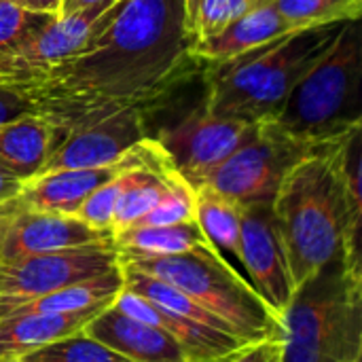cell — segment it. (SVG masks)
<instances>
[{
	"instance_id": "obj_1",
	"label": "cell",
	"mask_w": 362,
	"mask_h": 362,
	"mask_svg": "<svg viewBox=\"0 0 362 362\" xmlns=\"http://www.w3.org/2000/svg\"><path fill=\"white\" fill-rule=\"evenodd\" d=\"M193 66L185 0H123L93 40L47 68L21 74L11 93L64 138L112 112L146 110Z\"/></svg>"
},
{
	"instance_id": "obj_2",
	"label": "cell",
	"mask_w": 362,
	"mask_h": 362,
	"mask_svg": "<svg viewBox=\"0 0 362 362\" xmlns=\"http://www.w3.org/2000/svg\"><path fill=\"white\" fill-rule=\"evenodd\" d=\"M335 146L295 163L272 199L295 288L344 255L361 257L362 218L348 204Z\"/></svg>"
},
{
	"instance_id": "obj_3",
	"label": "cell",
	"mask_w": 362,
	"mask_h": 362,
	"mask_svg": "<svg viewBox=\"0 0 362 362\" xmlns=\"http://www.w3.org/2000/svg\"><path fill=\"white\" fill-rule=\"evenodd\" d=\"M267 123L310 153L327 151L362 129L361 19L344 23L331 49L303 74Z\"/></svg>"
},
{
	"instance_id": "obj_4",
	"label": "cell",
	"mask_w": 362,
	"mask_h": 362,
	"mask_svg": "<svg viewBox=\"0 0 362 362\" xmlns=\"http://www.w3.org/2000/svg\"><path fill=\"white\" fill-rule=\"evenodd\" d=\"M280 322V362H361V257L344 255L299 284Z\"/></svg>"
},
{
	"instance_id": "obj_5",
	"label": "cell",
	"mask_w": 362,
	"mask_h": 362,
	"mask_svg": "<svg viewBox=\"0 0 362 362\" xmlns=\"http://www.w3.org/2000/svg\"><path fill=\"white\" fill-rule=\"evenodd\" d=\"M344 23L293 32L269 47L206 68L204 110L248 123L272 119L291 89L331 49Z\"/></svg>"
},
{
	"instance_id": "obj_6",
	"label": "cell",
	"mask_w": 362,
	"mask_h": 362,
	"mask_svg": "<svg viewBox=\"0 0 362 362\" xmlns=\"http://www.w3.org/2000/svg\"><path fill=\"white\" fill-rule=\"evenodd\" d=\"M119 265H127L182 291L204 310L225 320L246 344L282 341L280 316L210 246L170 257L119 255Z\"/></svg>"
},
{
	"instance_id": "obj_7",
	"label": "cell",
	"mask_w": 362,
	"mask_h": 362,
	"mask_svg": "<svg viewBox=\"0 0 362 362\" xmlns=\"http://www.w3.org/2000/svg\"><path fill=\"white\" fill-rule=\"evenodd\" d=\"M308 155L314 153L261 121L252 136L195 187H210L240 206L272 202L286 172Z\"/></svg>"
},
{
	"instance_id": "obj_8",
	"label": "cell",
	"mask_w": 362,
	"mask_h": 362,
	"mask_svg": "<svg viewBox=\"0 0 362 362\" xmlns=\"http://www.w3.org/2000/svg\"><path fill=\"white\" fill-rule=\"evenodd\" d=\"M119 267V252L110 242L68 250L28 255L0 261V314L8 308L85 282Z\"/></svg>"
},
{
	"instance_id": "obj_9",
	"label": "cell",
	"mask_w": 362,
	"mask_h": 362,
	"mask_svg": "<svg viewBox=\"0 0 362 362\" xmlns=\"http://www.w3.org/2000/svg\"><path fill=\"white\" fill-rule=\"evenodd\" d=\"M255 129L257 123L216 117L202 106L199 110L163 127L153 138L168 155L172 168L191 187H195L242 142H246Z\"/></svg>"
},
{
	"instance_id": "obj_10",
	"label": "cell",
	"mask_w": 362,
	"mask_h": 362,
	"mask_svg": "<svg viewBox=\"0 0 362 362\" xmlns=\"http://www.w3.org/2000/svg\"><path fill=\"white\" fill-rule=\"evenodd\" d=\"M244 269L255 293L280 316L295 291L286 255L272 214V202L240 206Z\"/></svg>"
},
{
	"instance_id": "obj_11",
	"label": "cell",
	"mask_w": 362,
	"mask_h": 362,
	"mask_svg": "<svg viewBox=\"0 0 362 362\" xmlns=\"http://www.w3.org/2000/svg\"><path fill=\"white\" fill-rule=\"evenodd\" d=\"M144 138V110L129 108L112 112L104 119L68 132L38 174L55 170L102 168L117 163Z\"/></svg>"
},
{
	"instance_id": "obj_12",
	"label": "cell",
	"mask_w": 362,
	"mask_h": 362,
	"mask_svg": "<svg viewBox=\"0 0 362 362\" xmlns=\"http://www.w3.org/2000/svg\"><path fill=\"white\" fill-rule=\"evenodd\" d=\"M110 240L112 233L93 229L83 221H78L76 216L34 212L21 206L8 218L2 231L0 252L4 261V259L28 257V255L68 250V248H78L87 244L110 242Z\"/></svg>"
},
{
	"instance_id": "obj_13",
	"label": "cell",
	"mask_w": 362,
	"mask_h": 362,
	"mask_svg": "<svg viewBox=\"0 0 362 362\" xmlns=\"http://www.w3.org/2000/svg\"><path fill=\"white\" fill-rule=\"evenodd\" d=\"M112 305L125 316H132L140 322L165 331L197 362H231L240 352H244L250 346L235 335L204 327L174 312H168L127 288L119 293Z\"/></svg>"
},
{
	"instance_id": "obj_14",
	"label": "cell",
	"mask_w": 362,
	"mask_h": 362,
	"mask_svg": "<svg viewBox=\"0 0 362 362\" xmlns=\"http://www.w3.org/2000/svg\"><path fill=\"white\" fill-rule=\"evenodd\" d=\"M83 331L132 362H197L172 335L121 314L115 305L100 312Z\"/></svg>"
},
{
	"instance_id": "obj_15",
	"label": "cell",
	"mask_w": 362,
	"mask_h": 362,
	"mask_svg": "<svg viewBox=\"0 0 362 362\" xmlns=\"http://www.w3.org/2000/svg\"><path fill=\"white\" fill-rule=\"evenodd\" d=\"M293 34L284 17L278 13L274 4L259 6L231 25H227L221 34L197 42L191 47V59L195 66H218L242 57L250 51H259L269 47L272 42Z\"/></svg>"
},
{
	"instance_id": "obj_16",
	"label": "cell",
	"mask_w": 362,
	"mask_h": 362,
	"mask_svg": "<svg viewBox=\"0 0 362 362\" xmlns=\"http://www.w3.org/2000/svg\"><path fill=\"white\" fill-rule=\"evenodd\" d=\"M59 140L45 119L32 112L15 117L0 125V170L25 182L42 170Z\"/></svg>"
},
{
	"instance_id": "obj_17",
	"label": "cell",
	"mask_w": 362,
	"mask_h": 362,
	"mask_svg": "<svg viewBox=\"0 0 362 362\" xmlns=\"http://www.w3.org/2000/svg\"><path fill=\"white\" fill-rule=\"evenodd\" d=\"M106 308H95L78 314L4 316L0 318V358H21L49 344L81 333Z\"/></svg>"
},
{
	"instance_id": "obj_18",
	"label": "cell",
	"mask_w": 362,
	"mask_h": 362,
	"mask_svg": "<svg viewBox=\"0 0 362 362\" xmlns=\"http://www.w3.org/2000/svg\"><path fill=\"white\" fill-rule=\"evenodd\" d=\"M195 221L204 231L210 248L248 282L242 255V223L240 204L216 193L210 187H195ZM250 284V282H248Z\"/></svg>"
},
{
	"instance_id": "obj_19",
	"label": "cell",
	"mask_w": 362,
	"mask_h": 362,
	"mask_svg": "<svg viewBox=\"0 0 362 362\" xmlns=\"http://www.w3.org/2000/svg\"><path fill=\"white\" fill-rule=\"evenodd\" d=\"M123 288H125L123 274L121 267H117L98 278L76 282L59 291L47 293L42 297H34L30 301L17 303L6 312H2L0 318L17 316V314H78L95 308H108L115 303V299Z\"/></svg>"
},
{
	"instance_id": "obj_20",
	"label": "cell",
	"mask_w": 362,
	"mask_h": 362,
	"mask_svg": "<svg viewBox=\"0 0 362 362\" xmlns=\"http://www.w3.org/2000/svg\"><path fill=\"white\" fill-rule=\"evenodd\" d=\"M176 176L178 172L172 165L161 170L134 168L125 172L112 214V227H110L112 235L125 231L138 218H142L170 191Z\"/></svg>"
},
{
	"instance_id": "obj_21",
	"label": "cell",
	"mask_w": 362,
	"mask_h": 362,
	"mask_svg": "<svg viewBox=\"0 0 362 362\" xmlns=\"http://www.w3.org/2000/svg\"><path fill=\"white\" fill-rule=\"evenodd\" d=\"M112 244L119 255L138 257H170L210 246L197 221L163 227H132L112 235Z\"/></svg>"
},
{
	"instance_id": "obj_22",
	"label": "cell",
	"mask_w": 362,
	"mask_h": 362,
	"mask_svg": "<svg viewBox=\"0 0 362 362\" xmlns=\"http://www.w3.org/2000/svg\"><path fill=\"white\" fill-rule=\"evenodd\" d=\"M265 4H274V0H185L191 47L221 34L227 25Z\"/></svg>"
},
{
	"instance_id": "obj_23",
	"label": "cell",
	"mask_w": 362,
	"mask_h": 362,
	"mask_svg": "<svg viewBox=\"0 0 362 362\" xmlns=\"http://www.w3.org/2000/svg\"><path fill=\"white\" fill-rule=\"evenodd\" d=\"M291 32L361 19L362 0H274Z\"/></svg>"
},
{
	"instance_id": "obj_24",
	"label": "cell",
	"mask_w": 362,
	"mask_h": 362,
	"mask_svg": "<svg viewBox=\"0 0 362 362\" xmlns=\"http://www.w3.org/2000/svg\"><path fill=\"white\" fill-rule=\"evenodd\" d=\"M21 358L28 362H132L85 331L34 350Z\"/></svg>"
},
{
	"instance_id": "obj_25",
	"label": "cell",
	"mask_w": 362,
	"mask_h": 362,
	"mask_svg": "<svg viewBox=\"0 0 362 362\" xmlns=\"http://www.w3.org/2000/svg\"><path fill=\"white\" fill-rule=\"evenodd\" d=\"M187 221H195V189L178 174L170 191L132 227H163Z\"/></svg>"
},
{
	"instance_id": "obj_26",
	"label": "cell",
	"mask_w": 362,
	"mask_h": 362,
	"mask_svg": "<svg viewBox=\"0 0 362 362\" xmlns=\"http://www.w3.org/2000/svg\"><path fill=\"white\" fill-rule=\"evenodd\" d=\"M51 19L55 17L32 13L17 0H0V53L25 42Z\"/></svg>"
},
{
	"instance_id": "obj_27",
	"label": "cell",
	"mask_w": 362,
	"mask_h": 362,
	"mask_svg": "<svg viewBox=\"0 0 362 362\" xmlns=\"http://www.w3.org/2000/svg\"><path fill=\"white\" fill-rule=\"evenodd\" d=\"M129 172V170H127ZM125 174V172H123ZM123 174L104 182L102 187H98L81 206L78 210L74 212V216L78 221H83L85 225L93 227V229H100V231H110L112 227V214H115V206H117V197H119V191H121V180H123Z\"/></svg>"
},
{
	"instance_id": "obj_28",
	"label": "cell",
	"mask_w": 362,
	"mask_h": 362,
	"mask_svg": "<svg viewBox=\"0 0 362 362\" xmlns=\"http://www.w3.org/2000/svg\"><path fill=\"white\" fill-rule=\"evenodd\" d=\"M280 339L250 344L244 352H240L231 362H280Z\"/></svg>"
},
{
	"instance_id": "obj_29",
	"label": "cell",
	"mask_w": 362,
	"mask_h": 362,
	"mask_svg": "<svg viewBox=\"0 0 362 362\" xmlns=\"http://www.w3.org/2000/svg\"><path fill=\"white\" fill-rule=\"evenodd\" d=\"M23 112H30V106L21 98H17L15 93L0 91V125H4L6 121L19 117Z\"/></svg>"
},
{
	"instance_id": "obj_30",
	"label": "cell",
	"mask_w": 362,
	"mask_h": 362,
	"mask_svg": "<svg viewBox=\"0 0 362 362\" xmlns=\"http://www.w3.org/2000/svg\"><path fill=\"white\" fill-rule=\"evenodd\" d=\"M17 2L32 13H40L49 17H59L62 11V0H17Z\"/></svg>"
},
{
	"instance_id": "obj_31",
	"label": "cell",
	"mask_w": 362,
	"mask_h": 362,
	"mask_svg": "<svg viewBox=\"0 0 362 362\" xmlns=\"http://www.w3.org/2000/svg\"><path fill=\"white\" fill-rule=\"evenodd\" d=\"M21 187H23V180H19V178L6 174L4 170H0V202L17 197Z\"/></svg>"
},
{
	"instance_id": "obj_32",
	"label": "cell",
	"mask_w": 362,
	"mask_h": 362,
	"mask_svg": "<svg viewBox=\"0 0 362 362\" xmlns=\"http://www.w3.org/2000/svg\"><path fill=\"white\" fill-rule=\"evenodd\" d=\"M106 0H62V11H59V17L64 15H72L76 11H83V8H89V6H95V4H102Z\"/></svg>"
},
{
	"instance_id": "obj_33",
	"label": "cell",
	"mask_w": 362,
	"mask_h": 362,
	"mask_svg": "<svg viewBox=\"0 0 362 362\" xmlns=\"http://www.w3.org/2000/svg\"><path fill=\"white\" fill-rule=\"evenodd\" d=\"M0 362H28L25 358H0Z\"/></svg>"
}]
</instances>
